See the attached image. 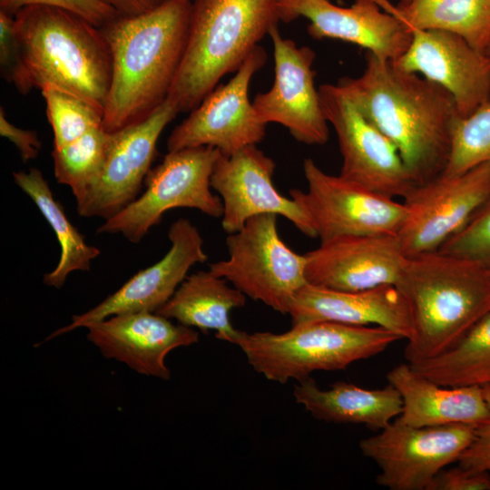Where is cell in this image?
<instances>
[{
    "label": "cell",
    "mask_w": 490,
    "mask_h": 490,
    "mask_svg": "<svg viewBox=\"0 0 490 490\" xmlns=\"http://www.w3.org/2000/svg\"><path fill=\"white\" fill-rule=\"evenodd\" d=\"M337 85L396 145L416 185L444 172L460 116L449 92L368 52L362 74Z\"/></svg>",
    "instance_id": "cell-1"
},
{
    "label": "cell",
    "mask_w": 490,
    "mask_h": 490,
    "mask_svg": "<svg viewBox=\"0 0 490 490\" xmlns=\"http://www.w3.org/2000/svg\"><path fill=\"white\" fill-rule=\"evenodd\" d=\"M192 0H163L101 28L110 48L112 78L103 127L114 132L148 118L167 99L186 47Z\"/></svg>",
    "instance_id": "cell-2"
},
{
    "label": "cell",
    "mask_w": 490,
    "mask_h": 490,
    "mask_svg": "<svg viewBox=\"0 0 490 490\" xmlns=\"http://www.w3.org/2000/svg\"><path fill=\"white\" fill-rule=\"evenodd\" d=\"M396 286L410 314L404 352L410 364L451 348L490 311L488 272L439 250L407 257Z\"/></svg>",
    "instance_id": "cell-3"
},
{
    "label": "cell",
    "mask_w": 490,
    "mask_h": 490,
    "mask_svg": "<svg viewBox=\"0 0 490 490\" xmlns=\"http://www.w3.org/2000/svg\"><path fill=\"white\" fill-rule=\"evenodd\" d=\"M14 16L30 89L56 86L103 110L112 57L101 28L52 5H29Z\"/></svg>",
    "instance_id": "cell-4"
},
{
    "label": "cell",
    "mask_w": 490,
    "mask_h": 490,
    "mask_svg": "<svg viewBox=\"0 0 490 490\" xmlns=\"http://www.w3.org/2000/svg\"><path fill=\"white\" fill-rule=\"evenodd\" d=\"M278 2L192 0L185 51L167 97L179 113L198 106L278 26Z\"/></svg>",
    "instance_id": "cell-5"
},
{
    "label": "cell",
    "mask_w": 490,
    "mask_h": 490,
    "mask_svg": "<svg viewBox=\"0 0 490 490\" xmlns=\"http://www.w3.org/2000/svg\"><path fill=\"white\" fill-rule=\"evenodd\" d=\"M402 339L377 326L333 321L292 325L283 333L239 331L235 341L252 368L270 381L285 384L315 371H336L383 352Z\"/></svg>",
    "instance_id": "cell-6"
},
{
    "label": "cell",
    "mask_w": 490,
    "mask_h": 490,
    "mask_svg": "<svg viewBox=\"0 0 490 490\" xmlns=\"http://www.w3.org/2000/svg\"><path fill=\"white\" fill-rule=\"evenodd\" d=\"M220 155V152L211 146L168 152L162 162L149 172L142 194L106 220L97 232L120 233L138 243L172 209H196L210 217L221 218L222 201L211 191V185Z\"/></svg>",
    "instance_id": "cell-7"
},
{
    "label": "cell",
    "mask_w": 490,
    "mask_h": 490,
    "mask_svg": "<svg viewBox=\"0 0 490 490\" xmlns=\"http://www.w3.org/2000/svg\"><path fill=\"white\" fill-rule=\"evenodd\" d=\"M276 214H260L228 234V258L210 265L246 297L289 314L296 293L308 283L306 257L279 237Z\"/></svg>",
    "instance_id": "cell-8"
},
{
    "label": "cell",
    "mask_w": 490,
    "mask_h": 490,
    "mask_svg": "<svg viewBox=\"0 0 490 490\" xmlns=\"http://www.w3.org/2000/svg\"><path fill=\"white\" fill-rule=\"evenodd\" d=\"M475 432V426L470 425L411 426L397 417L358 446L377 466L378 485L389 490H428L440 471L458 462Z\"/></svg>",
    "instance_id": "cell-9"
},
{
    "label": "cell",
    "mask_w": 490,
    "mask_h": 490,
    "mask_svg": "<svg viewBox=\"0 0 490 490\" xmlns=\"http://www.w3.org/2000/svg\"><path fill=\"white\" fill-rule=\"evenodd\" d=\"M303 172L307 191L291 189L289 194L309 217L320 242L344 236H397L406 216L403 202L330 175L310 158L304 160Z\"/></svg>",
    "instance_id": "cell-10"
},
{
    "label": "cell",
    "mask_w": 490,
    "mask_h": 490,
    "mask_svg": "<svg viewBox=\"0 0 490 490\" xmlns=\"http://www.w3.org/2000/svg\"><path fill=\"white\" fill-rule=\"evenodd\" d=\"M324 115L342 155L340 176L375 192L404 199L416 186L396 145L348 99L337 84L318 87Z\"/></svg>",
    "instance_id": "cell-11"
},
{
    "label": "cell",
    "mask_w": 490,
    "mask_h": 490,
    "mask_svg": "<svg viewBox=\"0 0 490 490\" xmlns=\"http://www.w3.org/2000/svg\"><path fill=\"white\" fill-rule=\"evenodd\" d=\"M266 60V51L258 45L227 83L217 85L173 129L167 140L168 152L211 146L228 156L261 142L268 124L257 116L249 86Z\"/></svg>",
    "instance_id": "cell-12"
},
{
    "label": "cell",
    "mask_w": 490,
    "mask_h": 490,
    "mask_svg": "<svg viewBox=\"0 0 490 490\" xmlns=\"http://www.w3.org/2000/svg\"><path fill=\"white\" fill-rule=\"evenodd\" d=\"M489 195L490 162L416 185L403 199L406 216L397 236L405 255L438 250Z\"/></svg>",
    "instance_id": "cell-13"
},
{
    "label": "cell",
    "mask_w": 490,
    "mask_h": 490,
    "mask_svg": "<svg viewBox=\"0 0 490 490\" xmlns=\"http://www.w3.org/2000/svg\"><path fill=\"white\" fill-rule=\"evenodd\" d=\"M179 113L167 98L148 118L114 132L103 170L93 186L76 201L82 217H113L141 191L156 154L159 137Z\"/></svg>",
    "instance_id": "cell-14"
},
{
    "label": "cell",
    "mask_w": 490,
    "mask_h": 490,
    "mask_svg": "<svg viewBox=\"0 0 490 490\" xmlns=\"http://www.w3.org/2000/svg\"><path fill=\"white\" fill-rule=\"evenodd\" d=\"M273 45L274 82L252 102L259 119L283 125L298 142L322 145L328 140V122L314 84L315 52L283 38L278 26L269 34Z\"/></svg>",
    "instance_id": "cell-15"
},
{
    "label": "cell",
    "mask_w": 490,
    "mask_h": 490,
    "mask_svg": "<svg viewBox=\"0 0 490 490\" xmlns=\"http://www.w3.org/2000/svg\"><path fill=\"white\" fill-rule=\"evenodd\" d=\"M275 168V162L257 145L228 156L220 153L211 185L222 201L221 227L226 233L240 230L254 216L270 213L283 216L306 236L317 238L305 211L273 184Z\"/></svg>",
    "instance_id": "cell-16"
},
{
    "label": "cell",
    "mask_w": 490,
    "mask_h": 490,
    "mask_svg": "<svg viewBox=\"0 0 490 490\" xmlns=\"http://www.w3.org/2000/svg\"><path fill=\"white\" fill-rule=\"evenodd\" d=\"M168 238L171 248L163 258L134 274L93 309L74 315L70 324L50 334L44 341L113 315L156 312L162 308L186 279L190 269L208 259L202 237L189 220L181 218L175 220L169 229Z\"/></svg>",
    "instance_id": "cell-17"
},
{
    "label": "cell",
    "mask_w": 490,
    "mask_h": 490,
    "mask_svg": "<svg viewBox=\"0 0 490 490\" xmlns=\"http://www.w3.org/2000/svg\"><path fill=\"white\" fill-rule=\"evenodd\" d=\"M407 25L411 39L404 54L393 62L398 68L445 88L454 97L461 117L490 100V57L485 53L451 31Z\"/></svg>",
    "instance_id": "cell-18"
},
{
    "label": "cell",
    "mask_w": 490,
    "mask_h": 490,
    "mask_svg": "<svg viewBox=\"0 0 490 490\" xmlns=\"http://www.w3.org/2000/svg\"><path fill=\"white\" fill-rule=\"evenodd\" d=\"M278 8L284 23L307 18L313 39L350 43L392 62L404 54L411 39L409 27L375 0H355L349 7L329 0H279Z\"/></svg>",
    "instance_id": "cell-19"
},
{
    "label": "cell",
    "mask_w": 490,
    "mask_h": 490,
    "mask_svg": "<svg viewBox=\"0 0 490 490\" xmlns=\"http://www.w3.org/2000/svg\"><path fill=\"white\" fill-rule=\"evenodd\" d=\"M308 283L356 291L397 285L407 256L397 236H344L305 253Z\"/></svg>",
    "instance_id": "cell-20"
},
{
    "label": "cell",
    "mask_w": 490,
    "mask_h": 490,
    "mask_svg": "<svg viewBox=\"0 0 490 490\" xmlns=\"http://www.w3.org/2000/svg\"><path fill=\"white\" fill-rule=\"evenodd\" d=\"M86 328L88 340L104 358L161 379L171 377L165 364L167 355L199 341V333L192 328L173 324L170 318L149 311L113 315Z\"/></svg>",
    "instance_id": "cell-21"
},
{
    "label": "cell",
    "mask_w": 490,
    "mask_h": 490,
    "mask_svg": "<svg viewBox=\"0 0 490 490\" xmlns=\"http://www.w3.org/2000/svg\"><path fill=\"white\" fill-rule=\"evenodd\" d=\"M289 315L292 325L333 321L381 327L406 340L411 335L408 307L396 285L347 291L307 283L296 293Z\"/></svg>",
    "instance_id": "cell-22"
},
{
    "label": "cell",
    "mask_w": 490,
    "mask_h": 490,
    "mask_svg": "<svg viewBox=\"0 0 490 490\" xmlns=\"http://www.w3.org/2000/svg\"><path fill=\"white\" fill-rule=\"evenodd\" d=\"M387 380L402 399L397 418L408 426L465 424L476 427L490 416L482 387L441 386L416 372L408 362L391 368Z\"/></svg>",
    "instance_id": "cell-23"
},
{
    "label": "cell",
    "mask_w": 490,
    "mask_h": 490,
    "mask_svg": "<svg viewBox=\"0 0 490 490\" xmlns=\"http://www.w3.org/2000/svg\"><path fill=\"white\" fill-rule=\"evenodd\" d=\"M293 395L296 402L318 420L359 424L373 431L384 429L402 412L401 397L390 384L368 389L339 381L321 389L309 377L295 386Z\"/></svg>",
    "instance_id": "cell-24"
},
{
    "label": "cell",
    "mask_w": 490,
    "mask_h": 490,
    "mask_svg": "<svg viewBox=\"0 0 490 490\" xmlns=\"http://www.w3.org/2000/svg\"><path fill=\"white\" fill-rule=\"evenodd\" d=\"M246 296L210 270H200L181 282L172 297L156 313L203 332L215 330V337L235 344L239 331L230 313L243 307Z\"/></svg>",
    "instance_id": "cell-25"
},
{
    "label": "cell",
    "mask_w": 490,
    "mask_h": 490,
    "mask_svg": "<svg viewBox=\"0 0 490 490\" xmlns=\"http://www.w3.org/2000/svg\"><path fill=\"white\" fill-rule=\"evenodd\" d=\"M375 1L408 25L451 31L485 54L490 47V0H407L397 5Z\"/></svg>",
    "instance_id": "cell-26"
},
{
    "label": "cell",
    "mask_w": 490,
    "mask_h": 490,
    "mask_svg": "<svg viewBox=\"0 0 490 490\" xmlns=\"http://www.w3.org/2000/svg\"><path fill=\"white\" fill-rule=\"evenodd\" d=\"M13 177L16 185L32 199L56 235L61 256L55 269L44 274V283L60 289L70 273L89 270L93 260L100 255V250L87 244L84 237L71 223L40 170L31 168L28 172H15Z\"/></svg>",
    "instance_id": "cell-27"
},
{
    "label": "cell",
    "mask_w": 490,
    "mask_h": 490,
    "mask_svg": "<svg viewBox=\"0 0 490 490\" xmlns=\"http://www.w3.org/2000/svg\"><path fill=\"white\" fill-rule=\"evenodd\" d=\"M410 365L422 376L445 387L490 385V311L451 348Z\"/></svg>",
    "instance_id": "cell-28"
},
{
    "label": "cell",
    "mask_w": 490,
    "mask_h": 490,
    "mask_svg": "<svg viewBox=\"0 0 490 490\" xmlns=\"http://www.w3.org/2000/svg\"><path fill=\"white\" fill-rule=\"evenodd\" d=\"M111 133L94 128L73 142L52 152L54 176L69 186L79 200L99 177L108 152Z\"/></svg>",
    "instance_id": "cell-29"
},
{
    "label": "cell",
    "mask_w": 490,
    "mask_h": 490,
    "mask_svg": "<svg viewBox=\"0 0 490 490\" xmlns=\"http://www.w3.org/2000/svg\"><path fill=\"white\" fill-rule=\"evenodd\" d=\"M40 91L54 133V148H62L103 126V110L90 101L53 85H45Z\"/></svg>",
    "instance_id": "cell-30"
},
{
    "label": "cell",
    "mask_w": 490,
    "mask_h": 490,
    "mask_svg": "<svg viewBox=\"0 0 490 490\" xmlns=\"http://www.w3.org/2000/svg\"><path fill=\"white\" fill-rule=\"evenodd\" d=\"M485 162H490V100L456 121L448 161L442 174L458 175Z\"/></svg>",
    "instance_id": "cell-31"
},
{
    "label": "cell",
    "mask_w": 490,
    "mask_h": 490,
    "mask_svg": "<svg viewBox=\"0 0 490 490\" xmlns=\"http://www.w3.org/2000/svg\"><path fill=\"white\" fill-rule=\"evenodd\" d=\"M438 250L474 261L490 275V195Z\"/></svg>",
    "instance_id": "cell-32"
},
{
    "label": "cell",
    "mask_w": 490,
    "mask_h": 490,
    "mask_svg": "<svg viewBox=\"0 0 490 490\" xmlns=\"http://www.w3.org/2000/svg\"><path fill=\"white\" fill-rule=\"evenodd\" d=\"M0 68L1 74L15 89L28 93L27 81L21 45L16 34L14 15L0 10Z\"/></svg>",
    "instance_id": "cell-33"
},
{
    "label": "cell",
    "mask_w": 490,
    "mask_h": 490,
    "mask_svg": "<svg viewBox=\"0 0 490 490\" xmlns=\"http://www.w3.org/2000/svg\"><path fill=\"white\" fill-rule=\"evenodd\" d=\"M35 5H52L73 12L97 27L119 15L102 0H0V10L15 15L20 9Z\"/></svg>",
    "instance_id": "cell-34"
},
{
    "label": "cell",
    "mask_w": 490,
    "mask_h": 490,
    "mask_svg": "<svg viewBox=\"0 0 490 490\" xmlns=\"http://www.w3.org/2000/svg\"><path fill=\"white\" fill-rule=\"evenodd\" d=\"M483 388L490 409V385ZM457 463L460 466L472 471L490 473V416L485 423L475 427L472 442Z\"/></svg>",
    "instance_id": "cell-35"
},
{
    "label": "cell",
    "mask_w": 490,
    "mask_h": 490,
    "mask_svg": "<svg viewBox=\"0 0 490 490\" xmlns=\"http://www.w3.org/2000/svg\"><path fill=\"white\" fill-rule=\"evenodd\" d=\"M428 490H490V473L457 467L440 471Z\"/></svg>",
    "instance_id": "cell-36"
},
{
    "label": "cell",
    "mask_w": 490,
    "mask_h": 490,
    "mask_svg": "<svg viewBox=\"0 0 490 490\" xmlns=\"http://www.w3.org/2000/svg\"><path fill=\"white\" fill-rule=\"evenodd\" d=\"M0 134L17 148L24 162L35 159L41 151V142L35 131L22 129L8 121L0 108Z\"/></svg>",
    "instance_id": "cell-37"
},
{
    "label": "cell",
    "mask_w": 490,
    "mask_h": 490,
    "mask_svg": "<svg viewBox=\"0 0 490 490\" xmlns=\"http://www.w3.org/2000/svg\"><path fill=\"white\" fill-rule=\"evenodd\" d=\"M119 15H135L158 6L163 0H102Z\"/></svg>",
    "instance_id": "cell-38"
},
{
    "label": "cell",
    "mask_w": 490,
    "mask_h": 490,
    "mask_svg": "<svg viewBox=\"0 0 490 490\" xmlns=\"http://www.w3.org/2000/svg\"><path fill=\"white\" fill-rule=\"evenodd\" d=\"M486 54L490 57V47L488 48Z\"/></svg>",
    "instance_id": "cell-39"
},
{
    "label": "cell",
    "mask_w": 490,
    "mask_h": 490,
    "mask_svg": "<svg viewBox=\"0 0 490 490\" xmlns=\"http://www.w3.org/2000/svg\"><path fill=\"white\" fill-rule=\"evenodd\" d=\"M406 1H407V0H398V3H404Z\"/></svg>",
    "instance_id": "cell-40"
}]
</instances>
